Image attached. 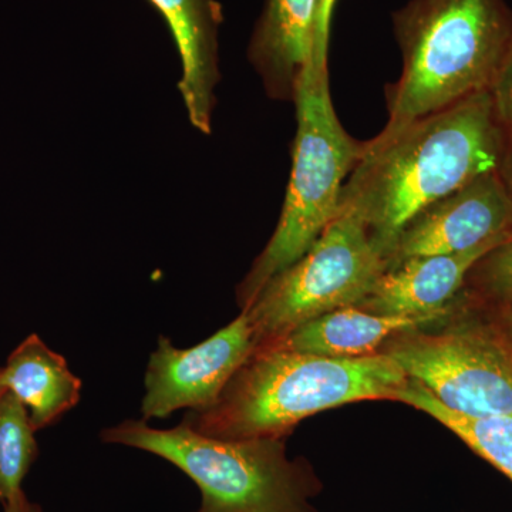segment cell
<instances>
[{
	"label": "cell",
	"instance_id": "6da1fadb",
	"mask_svg": "<svg viewBox=\"0 0 512 512\" xmlns=\"http://www.w3.org/2000/svg\"><path fill=\"white\" fill-rule=\"evenodd\" d=\"M508 134L485 92L366 141L343 185L340 208L356 212L384 258L407 222L481 175L500 170Z\"/></svg>",
	"mask_w": 512,
	"mask_h": 512
},
{
	"label": "cell",
	"instance_id": "7a4b0ae2",
	"mask_svg": "<svg viewBox=\"0 0 512 512\" xmlns=\"http://www.w3.org/2000/svg\"><path fill=\"white\" fill-rule=\"evenodd\" d=\"M409 376L392 357H325L282 348L254 350L220 399L184 423L221 440L285 439L301 421L343 404L394 400Z\"/></svg>",
	"mask_w": 512,
	"mask_h": 512
},
{
	"label": "cell",
	"instance_id": "3957f363",
	"mask_svg": "<svg viewBox=\"0 0 512 512\" xmlns=\"http://www.w3.org/2000/svg\"><path fill=\"white\" fill-rule=\"evenodd\" d=\"M403 72L386 92L377 138L468 97L491 92L512 53L507 0H410L393 15Z\"/></svg>",
	"mask_w": 512,
	"mask_h": 512
},
{
	"label": "cell",
	"instance_id": "277c9868",
	"mask_svg": "<svg viewBox=\"0 0 512 512\" xmlns=\"http://www.w3.org/2000/svg\"><path fill=\"white\" fill-rule=\"evenodd\" d=\"M107 444L133 447L164 458L197 484L195 512H318L322 490L305 458L291 460L285 439L221 440L187 424L154 429L146 420L121 421L101 431Z\"/></svg>",
	"mask_w": 512,
	"mask_h": 512
},
{
	"label": "cell",
	"instance_id": "5b68a950",
	"mask_svg": "<svg viewBox=\"0 0 512 512\" xmlns=\"http://www.w3.org/2000/svg\"><path fill=\"white\" fill-rule=\"evenodd\" d=\"M329 66L309 63L296 87L292 173L281 218L264 251L237 289L242 312L264 286L302 258L340 211L342 190L365 153L350 137L330 96Z\"/></svg>",
	"mask_w": 512,
	"mask_h": 512
},
{
	"label": "cell",
	"instance_id": "8992f818",
	"mask_svg": "<svg viewBox=\"0 0 512 512\" xmlns=\"http://www.w3.org/2000/svg\"><path fill=\"white\" fill-rule=\"evenodd\" d=\"M382 353L453 412L512 417L511 345L466 288L446 320L394 336Z\"/></svg>",
	"mask_w": 512,
	"mask_h": 512
},
{
	"label": "cell",
	"instance_id": "52a82bcc",
	"mask_svg": "<svg viewBox=\"0 0 512 512\" xmlns=\"http://www.w3.org/2000/svg\"><path fill=\"white\" fill-rule=\"evenodd\" d=\"M386 269L366 222L340 208L309 251L275 275L242 312L254 332L255 350L276 345L325 313L359 305Z\"/></svg>",
	"mask_w": 512,
	"mask_h": 512
},
{
	"label": "cell",
	"instance_id": "ba28073f",
	"mask_svg": "<svg viewBox=\"0 0 512 512\" xmlns=\"http://www.w3.org/2000/svg\"><path fill=\"white\" fill-rule=\"evenodd\" d=\"M254 350V332L242 312L194 348L177 349L170 339L160 336L144 379V420L212 406Z\"/></svg>",
	"mask_w": 512,
	"mask_h": 512
},
{
	"label": "cell",
	"instance_id": "9c48e42d",
	"mask_svg": "<svg viewBox=\"0 0 512 512\" xmlns=\"http://www.w3.org/2000/svg\"><path fill=\"white\" fill-rule=\"evenodd\" d=\"M511 235L512 198L500 171H494L407 222L387 256V268L416 256L460 254Z\"/></svg>",
	"mask_w": 512,
	"mask_h": 512
},
{
	"label": "cell",
	"instance_id": "30bf717a",
	"mask_svg": "<svg viewBox=\"0 0 512 512\" xmlns=\"http://www.w3.org/2000/svg\"><path fill=\"white\" fill-rule=\"evenodd\" d=\"M511 237L491 239L460 254L416 256L390 266L357 308L382 316H423L450 311L467 276L488 252Z\"/></svg>",
	"mask_w": 512,
	"mask_h": 512
},
{
	"label": "cell",
	"instance_id": "8fae6325",
	"mask_svg": "<svg viewBox=\"0 0 512 512\" xmlns=\"http://www.w3.org/2000/svg\"><path fill=\"white\" fill-rule=\"evenodd\" d=\"M164 16L181 60L178 90L192 127L211 134L221 8L214 0H150Z\"/></svg>",
	"mask_w": 512,
	"mask_h": 512
},
{
	"label": "cell",
	"instance_id": "7c38bea8",
	"mask_svg": "<svg viewBox=\"0 0 512 512\" xmlns=\"http://www.w3.org/2000/svg\"><path fill=\"white\" fill-rule=\"evenodd\" d=\"M318 0H266L248 47L271 99L293 101L311 63Z\"/></svg>",
	"mask_w": 512,
	"mask_h": 512
},
{
	"label": "cell",
	"instance_id": "4fadbf2b",
	"mask_svg": "<svg viewBox=\"0 0 512 512\" xmlns=\"http://www.w3.org/2000/svg\"><path fill=\"white\" fill-rule=\"evenodd\" d=\"M453 309L454 303L450 311L433 315L382 316L348 306L303 323L269 348L340 359L379 355L394 336L439 325Z\"/></svg>",
	"mask_w": 512,
	"mask_h": 512
},
{
	"label": "cell",
	"instance_id": "5bb4252c",
	"mask_svg": "<svg viewBox=\"0 0 512 512\" xmlns=\"http://www.w3.org/2000/svg\"><path fill=\"white\" fill-rule=\"evenodd\" d=\"M2 379L6 392L15 394L28 410L35 431L52 426L82 397V380L37 335L28 336L10 353Z\"/></svg>",
	"mask_w": 512,
	"mask_h": 512
},
{
	"label": "cell",
	"instance_id": "9a60e30c",
	"mask_svg": "<svg viewBox=\"0 0 512 512\" xmlns=\"http://www.w3.org/2000/svg\"><path fill=\"white\" fill-rule=\"evenodd\" d=\"M397 402L429 414L512 481V417L453 412L412 379L397 396Z\"/></svg>",
	"mask_w": 512,
	"mask_h": 512
},
{
	"label": "cell",
	"instance_id": "2e32d148",
	"mask_svg": "<svg viewBox=\"0 0 512 512\" xmlns=\"http://www.w3.org/2000/svg\"><path fill=\"white\" fill-rule=\"evenodd\" d=\"M29 413L15 394L0 396V504L22 490L39 448Z\"/></svg>",
	"mask_w": 512,
	"mask_h": 512
},
{
	"label": "cell",
	"instance_id": "e0dca14e",
	"mask_svg": "<svg viewBox=\"0 0 512 512\" xmlns=\"http://www.w3.org/2000/svg\"><path fill=\"white\" fill-rule=\"evenodd\" d=\"M466 289L481 301L512 299V238L488 252L467 276Z\"/></svg>",
	"mask_w": 512,
	"mask_h": 512
},
{
	"label": "cell",
	"instance_id": "ac0fdd59",
	"mask_svg": "<svg viewBox=\"0 0 512 512\" xmlns=\"http://www.w3.org/2000/svg\"><path fill=\"white\" fill-rule=\"evenodd\" d=\"M336 0H318L311 63L316 66H329L330 25Z\"/></svg>",
	"mask_w": 512,
	"mask_h": 512
},
{
	"label": "cell",
	"instance_id": "d6986e66",
	"mask_svg": "<svg viewBox=\"0 0 512 512\" xmlns=\"http://www.w3.org/2000/svg\"><path fill=\"white\" fill-rule=\"evenodd\" d=\"M495 111L507 134H512V53L505 62L493 90Z\"/></svg>",
	"mask_w": 512,
	"mask_h": 512
},
{
	"label": "cell",
	"instance_id": "ffe728a7",
	"mask_svg": "<svg viewBox=\"0 0 512 512\" xmlns=\"http://www.w3.org/2000/svg\"><path fill=\"white\" fill-rule=\"evenodd\" d=\"M474 298H476L487 318L494 323L495 328L500 330L501 335L510 343L512 348V299L510 301L487 302L481 301L477 296H474Z\"/></svg>",
	"mask_w": 512,
	"mask_h": 512
},
{
	"label": "cell",
	"instance_id": "44dd1931",
	"mask_svg": "<svg viewBox=\"0 0 512 512\" xmlns=\"http://www.w3.org/2000/svg\"><path fill=\"white\" fill-rule=\"evenodd\" d=\"M3 511L5 512H45L39 504L33 503L25 494V491L20 490L15 495L9 498L3 504Z\"/></svg>",
	"mask_w": 512,
	"mask_h": 512
},
{
	"label": "cell",
	"instance_id": "7402d4cb",
	"mask_svg": "<svg viewBox=\"0 0 512 512\" xmlns=\"http://www.w3.org/2000/svg\"><path fill=\"white\" fill-rule=\"evenodd\" d=\"M500 175L503 178L505 187L512 198V134H508L507 146H505L503 161L500 165Z\"/></svg>",
	"mask_w": 512,
	"mask_h": 512
},
{
	"label": "cell",
	"instance_id": "603a6c76",
	"mask_svg": "<svg viewBox=\"0 0 512 512\" xmlns=\"http://www.w3.org/2000/svg\"><path fill=\"white\" fill-rule=\"evenodd\" d=\"M5 392H6L5 384H3V379H2V367H0V396H2V394Z\"/></svg>",
	"mask_w": 512,
	"mask_h": 512
}]
</instances>
